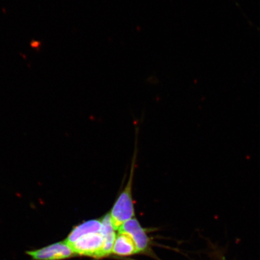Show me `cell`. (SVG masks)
I'll list each match as a JSON object with an SVG mask.
<instances>
[{
  "instance_id": "6da1fadb",
  "label": "cell",
  "mask_w": 260,
  "mask_h": 260,
  "mask_svg": "<svg viewBox=\"0 0 260 260\" xmlns=\"http://www.w3.org/2000/svg\"><path fill=\"white\" fill-rule=\"evenodd\" d=\"M136 157L133 158L131 173L124 189L120 194L110 214L115 230H119L123 223L135 216V207L132 196L133 176L135 170Z\"/></svg>"
},
{
  "instance_id": "7a4b0ae2",
  "label": "cell",
  "mask_w": 260,
  "mask_h": 260,
  "mask_svg": "<svg viewBox=\"0 0 260 260\" xmlns=\"http://www.w3.org/2000/svg\"><path fill=\"white\" fill-rule=\"evenodd\" d=\"M69 246L75 254L103 257L104 238L101 232L87 234Z\"/></svg>"
},
{
  "instance_id": "3957f363",
  "label": "cell",
  "mask_w": 260,
  "mask_h": 260,
  "mask_svg": "<svg viewBox=\"0 0 260 260\" xmlns=\"http://www.w3.org/2000/svg\"><path fill=\"white\" fill-rule=\"evenodd\" d=\"M34 260H62L75 255L66 242H60L44 248L26 252Z\"/></svg>"
},
{
  "instance_id": "277c9868",
  "label": "cell",
  "mask_w": 260,
  "mask_h": 260,
  "mask_svg": "<svg viewBox=\"0 0 260 260\" xmlns=\"http://www.w3.org/2000/svg\"><path fill=\"white\" fill-rule=\"evenodd\" d=\"M118 231L127 234L131 237L138 252L144 251L147 248L149 243L147 235L137 219L133 218L126 221Z\"/></svg>"
},
{
  "instance_id": "5b68a950",
  "label": "cell",
  "mask_w": 260,
  "mask_h": 260,
  "mask_svg": "<svg viewBox=\"0 0 260 260\" xmlns=\"http://www.w3.org/2000/svg\"><path fill=\"white\" fill-rule=\"evenodd\" d=\"M101 230H102L101 220L94 219L86 221L74 227L64 241L68 245H70L80 237L91 233L101 232Z\"/></svg>"
},
{
  "instance_id": "8992f818",
  "label": "cell",
  "mask_w": 260,
  "mask_h": 260,
  "mask_svg": "<svg viewBox=\"0 0 260 260\" xmlns=\"http://www.w3.org/2000/svg\"><path fill=\"white\" fill-rule=\"evenodd\" d=\"M102 230L101 233L104 238L103 256L109 255L112 252L114 242L116 239L115 228H114L110 214H107L101 220Z\"/></svg>"
},
{
  "instance_id": "52a82bcc",
  "label": "cell",
  "mask_w": 260,
  "mask_h": 260,
  "mask_svg": "<svg viewBox=\"0 0 260 260\" xmlns=\"http://www.w3.org/2000/svg\"><path fill=\"white\" fill-rule=\"evenodd\" d=\"M114 254L119 256H128L138 252L135 243L127 234L119 232L116 236L113 246Z\"/></svg>"
},
{
  "instance_id": "ba28073f",
  "label": "cell",
  "mask_w": 260,
  "mask_h": 260,
  "mask_svg": "<svg viewBox=\"0 0 260 260\" xmlns=\"http://www.w3.org/2000/svg\"><path fill=\"white\" fill-rule=\"evenodd\" d=\"M222 260H226L225 258L223 257Z\"/></svg>"
}]
</instances>
